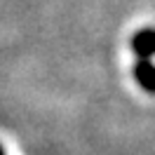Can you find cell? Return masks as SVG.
<instances>
[{
	"instance_id": "1",
	"label": "cell",
	"mask_w": 155,
	"mask_h": 155,
	"mask_svg": "<svg viewBox=\"0 0 155 155\" xmlns=\"http://www.w3.org/2000/svg\"><path fill=\"white\" fill-rule=\"evenodd\" d=\"M132 49L139 59H150L155 54V31L153 28H143L134 33L132 38Z\"/></svg>"
},
{
	"instance_id": "3",
	"label": "cell",
	"mask_w": 155,
	"mask_h": 155,
	"mask_svg": "<svg viewBox=\"0 0 155 155\" xmlns=\"http://www.w3.org/2000/svg\"><path fill=\"white\" fill-rule=\"evenodd\" d=\"M0 155H7V153H5V148H2V143H0Z\"/></svg>"
},
{
	"instance_id": "2",
	"label": "cell",
	"mask_w": 155,
	"mask_h": 155,
	"mask_svg": "<svg viewBox=\"0 0 155 155\" xmlns=\"http://www.w3.org/2000/svg\"><path fill=\"white\" fill-rule=\"evenodd\" d=\"M134 80L148 94H155V64L150 59H141L134 66Z\"/></svg>"
}]
</instances>
